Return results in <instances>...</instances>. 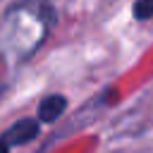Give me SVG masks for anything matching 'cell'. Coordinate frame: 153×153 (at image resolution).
Wrapping results in <instances>:
<instances>
[{
    "label": "cell",
    "instance_id": "6da1fadb",
    "mask_svg": "<svg viewBox=\"0 0 153 153\" xmlns=\"http://www.w3.org/2000/svg\"><path fill=\"white\" fill-rule=\"evenodd\" d=\"M48 33V17L33 5L12 7L0 22V55L7 60L31 57Z\"/></svg>",
    "mask_w": 153,
    "mask_h": 153
},
{
    "label": "cell",
    "instance_id": "7a4b0ae2",
    "mask_svg": "<svg viewBox=\"0 0 153 153\" xmlns=\"http://www.w3.org/2000/svg\"><path fill=\"white\" fill-rule=\"evenodd\" d=\"M41 134V124L36 122V117H24L19 122H14L7 131L0 134V139L12 148V146H24V143H31L33 139H38Z\"/></svg>",
    "mask_w": 153,
    "mask_h": 153
},
{
    "label": "cell",
    "instance_id": "3957f363",
    "mask_svg": "<svg viewBox=\"0 0 153 153\" xmlns=\"http://www.w3.org/2000/svg\"><path fill=\"white\" fill-rule=\"evenodd\" d=\"M67 110V98L62 93H50L45 96L41 103H38V110H36V122L38 124H53L57 122Z\"/></svg>",
    "mask_w": 153,
    "mask_h": 153
},
{
    "label": "cell",
    "instance_id": "277c9868",
    "mask_svg": "<svg viewBox=\"0 0 153 153\" xmlns=\"http://www.w3.org/2000/svg\"><path fill=\"white\" fill-rule=\"evenodd\" d=\"M131 12H134V17H136L139 22L151 19V17H153V0H136L134 7H131Z\"/></svg>",
    "mask_w": 153,
    "mask_h": 153
},
{
    "label": "cell",
    "instance_id": "5b68a950",
    "mask_svg": "<svg viewBox=\"0 0 153 153\" xmlns=\"http://www.w3.org/2000/svg\"><path fill=\"white\" fill-rule=\"evenodd\" d=\"M0 153H10V146H7L2 139H0Z\"/></svg>",
    "mask_w": 153,
    "mask_h": 153
}]
</instances>
